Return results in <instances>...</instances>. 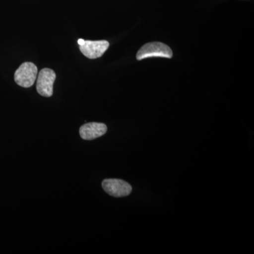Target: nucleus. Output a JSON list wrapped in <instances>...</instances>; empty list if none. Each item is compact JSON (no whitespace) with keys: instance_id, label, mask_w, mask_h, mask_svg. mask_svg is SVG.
I'll return each mask as SVG.
<instances>
[{"instance_id":"nucleus-4","label":"nucleus","mask_w":254,"mask_h":254,"mask_svg":"<svg viewBox=\"0 0 254 254\" xmlns=\"http://www.w3.org/2000/svg\"><path fill=\"white\" fill-rule=\"evenodd\" d=\"M56 79V73L50 68H43L38 74L36 89L43 97L49 98L53 94V84Z\"/></svg>"},{"instance_id":"nucleus-6","label":"nucleus","mask_w":254,"mask_h":254,"mask_svg":"<svg viewBox=\"0 0 254 254\" xmlns=\"http://www.w3.org/2000/svg\"><path fill=\"white\" fill-rule=\"evenodd\" d=\"M108 130V127L103 123H90L80 127L79 134L83 140L95 139L103 136Z\"/></svg>"},{"instance_id":"nucleus-3","label":"nucleus","mask_w":254,"mask_h":254,"mask_svg":"<svg viewBox=\"0 0 254 254\" xmlns=\"http://www.w3.org/2000/svg\"><path fill=\"white\" fill-rule=\"evenodd\" d=\"M78 44L83 55L88 59H97L103 56L110 46L109 42L107 41H85L78 39Z\"/></svg>"},{"instance_id":"nucleus-5","label":"nucleus","mask_w":254,"mask_h":254,"mask_svg":"<svg viewBox=\"0 0 254 254\" xmlns=\"http://www.w3.org/2000/svg\"><path fill=\"white\" fill-rule=\"evenodd\" d=\"M102 187L108 194L118 198L129 195L132 190L129 184L118 179H107L102 183Z\"/></svg>"},{"instance_id":"nucleus-2","label":"nucleus","mask_w":254,"mask_h":254,"mask_svg":"<svg viewBox=\"0 0 254 254\" xmlns=\"http://www.w3.org/2000/svg\"><path fill=\"white\" fill-rule=\"evenodd\" d=\"M37 76L38 68L36 65L32 63H24L16 69L14 80L18 86L30 88L34 84Z\"/></svg>"},{"instance_id":"nucleus-1","label":"nucleus","mask_w":254,"mask_h":254,"mask_svg":"<svg viewBox=\"0 0 254 254\" xmlns=\"http://www.w3.org/2000/svg\"><path fill=\"white\" fill-rule=\"evenodd\" d=\"M173 53L170 47L160 42L147 43L142 46L136 54L137 60H142L150 58H173Z\"/></svg>"}]
</instances>
